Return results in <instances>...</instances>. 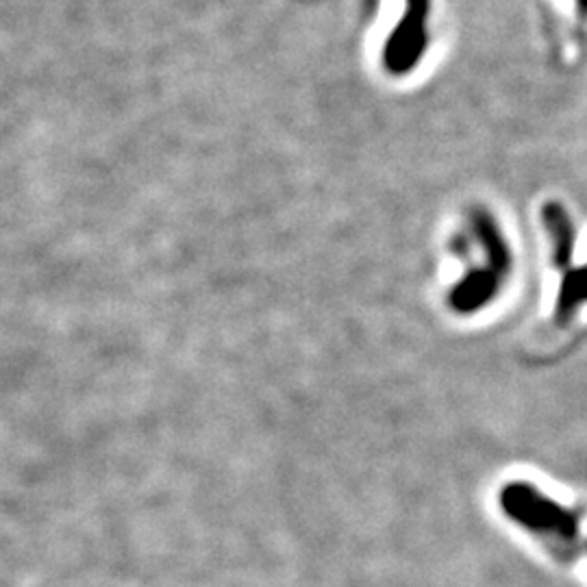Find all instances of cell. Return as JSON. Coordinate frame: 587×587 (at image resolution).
<instances>
[{"label": "cell", "instance_id": "3957f363", "mask_svg": "<svg viewBox=\"0 0 587 587\" xmlns=\"http://www.w3.org/2000/svg\"><path fill=\"white\" fill-rule=\"evenodd\" d=\"M561 10H565V14L559 18L561 27H565L570 31V38L576 40L587 23V0H563Z\"/></svg>", "mask_w": 587, "mask_h": 587}, {"label": "cell", "instance_id": "6da1fadb", "mask_svg": "<svg viewBox=\"0 0 587 587\" xmlns=\"http://www.w3.org/2000/svg\"><path fill=\"white\" fill-rule=\"evenodd\" d=\"M502 507L511 518L533 528L535 533L570 537L574 533V518L552 500L539 496L528 485H511L502 492Z\"/></svg>", "mask_w": 587, "mask_h": 587}, {"label": "cell", "instance_id": "277c9868", "mask_svg": "<svg viewBox=\"0 0 587 587\" xmlns=\"http://www.w3.org/2000/svg\"><path fill=\"white\" fill-rule=\"evenodd\" d=\"M585 298H587V272L574 275L563 285V292L559 296V311L567 314L572 307H576Z\"/></svg>", "mask_w": 587, "mask_h": 587}, {"label": "cell", "instance_id": "7a4b0ae2", "mask_svg": "<svg viewBox=\"0 0 587 587\" xmlns=\"http://www.w3.org/2000/svg\"><path fill=\"white\" fill-rule=\"evenodd\" d=\"M546 222L550 227L552 233V242H554V257L561 259V264H565L570 259V246H572V235H570V225H567V216L550 205L546 209Z\"/></svg>", "mask_w": 587, "mask_h": 587}]
</instances>
